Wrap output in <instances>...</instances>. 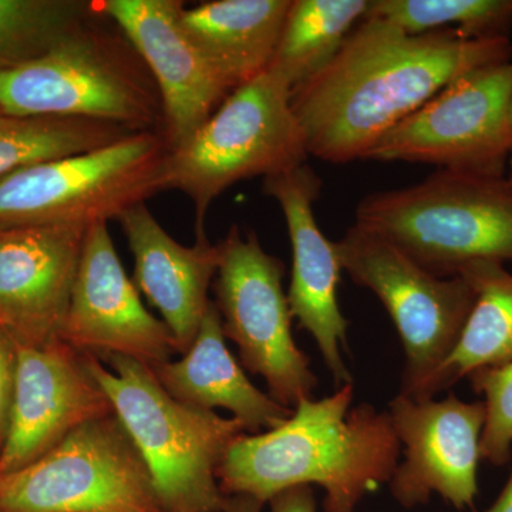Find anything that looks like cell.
Listing matches in <instances>:
<instances>
[{"label": "cell", "instance_id": "5bb4252c", "mask_svg": "<svg viewBox=\"0 0 512 512\" xmlns=\"http://www.w3.org/2000/svg\"><path fill=\"white\" fill-rule=\"evenodd\" d=\"M178 0H101L96 10L110 18L146 64L163 106L168 148L184 146L232 90L201 55L181 23Z\"/></svg>", "mask_w": 512, "mask_h": 512}, {"label": "cell", "instance_id": "8fae6325", "mask_svg": "<svg viewBox=\"0 0 512 512\" xmlns=\"http://www.w3.org/2000/svg\"><path fill=\"white\" fill-rule=\"evenodd\" d=\"M215 293L225 339L238 348L242 365L264 377L269 396L293 409L312 399L318 386L311 359L293 340L284 265L268 254L254 231L232 225L220 242Z\"/></svg>", "mask_w": 512, "mask_h": 512}, {"label": "cell", "instance_id": "e0dca14e", "mask_svg": "<svg viewBox=\"0 0 512 512\" xmlns=\"http://www.w3.org/2000/svg\"><path fill=\"white\" fill-rule=\"evenodd\" d=\"M86 231L0 228V328L18 348L60 340Z\"/></svg>", "mask_w": 512, "mask_h": 512}, {"label": "cell", "instance_id": "ffe728a7", "mask_svg": "<svg viewBox=\"0 0 512 512\" xmlns=\"http://www.w3.org/2000/svg\"><path fill=\"white\" fill-rule=\"evenodd\" d=\"M292 0H212L184 8L181 23L234 92L271 67Z\"/></svg>", "mask_w": 512, "mask_h": 512}, {"label": "cell", "instance_id": "d6986e66", "mask_svg": "<svg viewBox=\"0 0 512 512\" xmlns=\"http://www.w3.org/2000/svg\"><path fill=\"white\" fill-rule=\"evenodd\" d=\"M158 382L178 402L202 410L225 409L259 434L282 426L293 409L275 402L251 383L225 343L220 311L208 305L191 348L177 362L151 367Z\"/></svg>", "mask_w": 512, "mask_h": 512}, {"label": "cell", "instance_id": "277c9868", "mask_svg": "<svg viewBox=\"0 0 512 512\" xmlns=\"http://www.w3.org/2000/svg\"><path fill=\"white\" fill-rule=\"evenodd\" d=\"M355 224L390 239L439 278L474 262H512L508 177L437 170L419 184L366 195Z\"/></svg>", "mask_w": 512, "mask_h": 512}, {"label": "cell", "instance_id": "836d02e7", "mask_svg": "<svg viewBox=\"0 0 512 512\" xmlns=\"http://www.w3.org/2000/svg\"><path fill=\"white\" fill-rule=\"evenodd\" d=\"M508 180H510V184H511V187H512V180H511V178H508Z\"/></svg>", "mask_w": 512, "mask_h": 512}, {"label": "cell", "instance_id": "4dcf8cb0", "mask_svg": "<svg viewBox=\"0 0 512 512\" xmlns=\"http://www.w3.org/2000/svg\"><path fill=\"white\" fill-rule=\"evenodd\" d=\"M508 178H511L512 180V151H511V157H510V163H508Z\"/></svg>", "mask_w": 512, "mask_h": 512}, {"label": "cell", "instance_id": "d4e9b609", "mask_svg": "<svg viewBox=\"0 0 512 512\" xmlns=\"http://www.w3.org/2000/svg\"><path fill=\"white\" fill-rule=\"evenodd\" d=\"M94 12L84 0H0V72L46 55Z\"/></svg>", "mask_w": 512, "mask_h": 512}, {"label": "cell", "instance_id": "7402d4cb", "mask_svg": "<svg viewBox=\"0 0 512 512\" xmlns=\"http://www.w3.org/2000/svg\"><path fill=\"white\" fill-rule=\"evenodd\" d=\"M370 0H292L271 67L292 92L322 72L366 18Z\"/></svg>", "mask_w": 512, "mask_h": 512}, {"label": "cell", "instance_id": "44dd1931", "mask_svg": "<svg viewBox=\"0 0 512 512\" xmlns=\"http://www.w3.org/2000/svg\"><path fill=\"white\" fill-rule=\"evenodd\" d=\"M476 292V303L456 346L424 382L404 394L434 399L477 370L512 362V274L498 262L480 261L460 272ZM402 394V393H400Z\"/></svg>", "mask_w": 512, "mask_h": 512}, {"label": "cell", "instance_id": "9c48e42d", "mask_svg": "<svg viewBox=\"0 0 512 512\" xmlns=\"http://www.w3.org/2000/svg\"><path fill=\"white\" fill-rule=\"evenodd\" d=\"M511 93L512 62L464 74L387 131L363 160L507 177L512 151Z\"/></svg>", "mask_w": 512, "mask_h": 512}, {"label": "cell", "instance_id": "d6a6232c", "mask_svg": "<svg viewBox=\"0 0 512 512\" xmlns=\"http://www.w3.org/2000/svg\"><path fill=\"white\" fill-rule=\"evenodd\" d=\"M3 117V113H2V110H0V119H2Z\"/></svg>", "mask_w": 512, "mask_h": 512}, {"label": "cell", "instance_id": "3957f363", "mask_svg": "<svg viewBox=\"0 0 512 512\" xmlns=\"http://www.w3.org/2000/svg\"><path fill=\"white\" fill-rule=\"evenodd\" d=\"M90 372L144 461L164 512H224L218 468L232 441L247 433L234 417L178 402L153 369L113 356L111 370L86 356Z\"/></svg>", "mask_w": 512, "mask_h": 512}, {"label": "cell", "instance_id": "ac0fdd59", "mask_svg": "<svg viewBox=\"0 0 512 512\" xmlns=\"http://www.w3.org/2000/svg\"><path fill=\"white\" fill-rule=\"evenodd\" d=\"M126 234L134 258V285L147 296L173 333L177 352L184 355L200 330L217 278L221 247L207 234L192 247L175 241L148 210L134 205L117 220Z\"/></svg>", "mask_w": 512, "mask_h": 512}, {"label": "cell", "instance_id": "7a4b0ae2", "mask_svg": "<svg viewBox=\"0 0 512 512\" xmlns=\"http://www.w3.org/2000/svg\"><path fill=\"white\" fill-rule=\"evenodd\" d=\"M353 397V383L345 384L332 396L302 400L274 430L241 434L218 468L222 493L265 504L288 488L316 484L326 493L325 512H355L390 483L402 444L389 413L352 407Z\"/></svg>", "mask_w": 512, "mask_h": 512}, {"label": "cell", "instance_id": "f1b7e54d", "mask_svg": "<svg viewBox=\"0 0 512 512\" xmlns=\"http://www.w3.org/2000/svg\"><path fill=\"white\" fill-rule=\"evenodd\" d=\"M264 504L249 495H229L224 512H262Z\"/></svg>", "mask_w": 512, "mask_h": 512}, {"label": "cell", "instance_id": "5b68a950", "mask_svg": "<svg viewBox=\"0 0 512 512\" xmlns=\"http://www.w3.org/2000/svg\"><path fill=\"white\" fill-rule=\"evenodd\" d=\"M92 18L46 55L0 72L3 116L74 117L161 131V97L146 64L126 37L97 28Z\"/></svg>", "mask_w": 512, "mask_h": 512}, {"label": "cell", "instance_id": "cb8c5ba5", "mask_svg": "<svg viewBox=\"0 0 512 512\" xmlns=\"http://www.w3.org/2000/svg\"><path fill=\"white\" fill-rule=\"evenodd\" d=\"M366 16L409 35L451 29L466 39H500L510 37L512 0H370Z\"/></svg>", "mask_w": 512, "mask_h": 512}, {"label": "cell", "instance_id": "83f0119b", "mask_svg": "<svg viewBox=\"0 0 512 512\" xmlns=\"http://www.w3.org/2000/svg\"><path fill=\"white\" fill-rule=\"evenodd\" d=\"M269 504H271V512H316L311 485L288 488L275 495Z\"/></svg>", "mask_w": 512, "mask_h": 512}, {"label": "cell", "instance_id": "4fadbf2b", "mask_svg": "<svg viewBox=\"0 0 512 512\" xmlns=\"http://www.w3.org/2000/svg\"><path fill=\"white\" fill-rule=\"evenodd\" d=\"M82 355L128 357L148 367L177 352L171 330L147 311L110 237L107 222L87 228L62 335Z\"/></svg>", "mask_w": 512, "mask_h": 512}, {"label": "cell", "instance_id": "484cf974", "mask_svg": "<svg viewBox=\"0 0 512 512\" xmlns=\"http://www.w3.org/2000/svg\"><path fill=\"white\" fill-rule=\"evenodd\" d=\"M485 397V426L481 460L505 466L512 457V362L498 369L477 370L467 377Z\"/></svg>", "mask_w": 512, "mask_h": 512}, {"label": "cell", "instance_id": "52a82bcc", "mask_svg": "<svg viewBox=\"0 0 512 512\" xmlns=\"http://www.w3.org/2000/svg\"><path fill=\"white\" fill-rule=\"evenodd\" d=\"M160 130L136 131L89 153L43 161L0 178V228L83 227L119 220L165 191Z\"/></svg>", "mask_w": 512, "mask_h": 512}, {"label": "cell", "instance_id": "1f68e13d", "mask_svg": "<svg viewBox=\"0 0 512 512\" xmlns=\"http://www.w3.org/2000/svg\"><path fill=\"white\" fill-rule=\"evenodd\" d=\"M510 124L512 130V93H511V103H510Z\"/></svg>", "mask_w": 512, "mask_h": 512}, {"label": "cell", "instance_id": "4316f807", "mask_svg": "<svg viewBox=\"0 0 512 512\" xmlns=\"http://www.w3.org/2000/svg\"><path fill=\"white\" fill-rule=\"evenodd\" d=\"M16 383V345L0 328V451L8 437Z\"/></svg>", "mask_w": 512, "mask_h": 512}, {"label": "cell", "instance_id": "30bf717a", "mask_svg": "<svg viewBox=\"0 0 512 512\" xmlns=\"http://www.w3.org/2000/svg\"><path fill=\"white\" fill-rule=\"evenodd\" d=\"M335 247L343 271L375 293L392 318L406 353L400 393L412 392L456 346L476 292L463 276L439 278L390 239L356 224Z\"/></svg>", "mask_w": 512, "mask_h": 512}, {"label": "cell", "instance_id": "2e32d148", "mask_svg": "<svg viewBox=\"0 0 512 512\" xmlns=\"http://www.w3.org/2000/svg\"><path fill=\"white\" fill-rule=\"evenodd\" d=\"M262 191L281 207L292 247V276L288 302L292 318L311 333L336 387L353 383L343 362L349 320L338 302L343 269L335 242L316 222L313 205L320 198L322 180L308 164L262 180Z\"/></svg>", "mask_w": 512, "mask_h": 512}, {"label": "cell", "instance_id": "6da1fadb", "mask_svg": "<svg viewBox=\"0 0 512 512\" xmlns=\"http://www.w3.org/2000/svg\"><path fill=\"white\" fill-rule=\"evenodd\" d=\"M511 60L510 37L466 39L451 29L409 35L366 16L335 59L293 90L292 109L309 157L349 164L454 80Z\"/></svg>", "mask_w": 512, "mask_h": 512}, {"label": "cell", "instance_id": "8992f818", "mask_svg": "<svg viewBox=\"0 0 512 512\" xmlns=\"http://www.w3.org/2000/svg\"><path fill=\"white\" fill-rule=\"evenodd\" d=\"M308 158L291 86L266 70L229 94L184 146L168 151L164 187L190 198L198 237L205 235L212 202L232 185L265 180L306 164Z\"/></svg>", "mask_w": 512, "mask_h": 512}, {"label": "cell", "instance_id": "9a60e30c", "mask_svg": "<svg viewBox=\"0 0 512 512\" xmlns=\"http://www.w3.org/2000/svg\"><path fill=\"white\" fill-rule=\"evenodd\" d=\"M114 414L87 357L63 340L16 346V383L0 476L35 463L83 424Z\"/></svg>", "mask_w": 512, "mask_h": 512}, {"label": "cell", "instance_id": "ba28073f", "mask_svg": "<svg viewBox=\"0 0 512 512\" xmlns=\"http://www.w3.org/2000/svg\"><path fill=\"white\" fill-rule=\"evenodd\" d=\"M0 512H164L146 461L116 414L72 431L0 476Z\"/></svg>", "mask_w": 512, "mask_h": 512}, {"label": "cell", "instance_id": "603a6c76", "mask_svg": "<svg viewBox=\"0 0 512 512\" xmlns=\"http://www.w3.org/2000/svg\"><path fill=\"white\" fill-rule=\"evenodd\" d=\"M136 131L74 117H12L0 119V178L20 168L89 153Z\"/></svg>", "mask_w": 512, "mask_h": 512}, {"label": "cell", "instance_id": "7c38bea8", "mask_svg": "<svg viewBox=\"0 0 512 512\" xmlns=\"http://www.w3.org/2000/svg\"><path fill=\"white\" fill-rule=\"evenodd\" d=\"M387 413L404 456L390 480L394 500L414 508L439 494L457 510L473 508L487 417L484 400L468 403L454 394L413 400L399 393Z\"/></svg>", "mask_w": 512, "mask_h": 512}, {"label": "cell", "instance_id": "f546056e", "mask_svg": "<svg viewBox=\"0 0 512 512\" xmlns=\"http://www.w3.org/2000/svg\"><path fill=\"white\" fill-rule=\"evenodd\" d=\"M487 512H512V471L511 476L501 491L500 497Z\"/></svg>", "mask_w": 512, "mask_h": 512}]
</instances>
